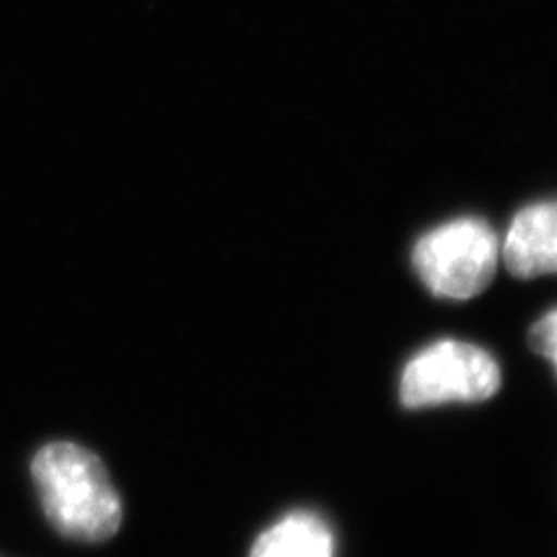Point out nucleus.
I'll return each mask as SVG.
<instances>
[{"instance_id":"f257e3e1","label":"nucleus","mask_w":557,"mask_h":557,"mask_svg":"<svg viewBox=\"0 0 557 557\" xmlns=\"http://www.w3.org/2000/svg\"><path fill=\"white\" fill-rule=\"evenodd\" d=\"M30 479L49 525L75 544H104L124 522V504L98 453L49 442L30 460Z\"/></svg>"},{"instance_id":"f03ea898","label":"nucleus","mask_w":557,"mask_h":557,"mask_svg":"<svg viewBox=\"0 0 557 557\" xmlns=\"http://www.w3.org/2000/svg\"><path fill=\"white\" fill-rule=\"evenodd\" d=\"M502 263V242L481 219H456L416 242L411 265L423 286L446 300L483 293Z\"/></svg>"},{"instance_id":"7ed1b4c3","label":"nucleus","mask_w":557,"mask_h":557,"mask_svg":"<svg viewBox=\"0 0 557 557\" xmlns=\"http://www.w3.org/2000/svg\"><path fill=\"white\" fill-rule=\"evenodd\" d=\"M502 386L497 360L481 346L442 339L413 356L399 379V399L407 409L446 403H483Z\"/></svg>"},{"instance_id":"20e7f679","label":"nucleus","mask_w":557,"mask_h":557,"mask_svg":"<svg viewBox=\"0 0 557 557\" xmlns=\"http://www.w3.org/2000/svg\"><path fill=\"white\" fill-rule=\"evenodd\" d=\"M502 260L520 278L557 274V200L520 209L502 239Z\"/></svg>"},{"instance_id":"39448f33","label":"nucleus","mask_w":557,"mask_h":557,"mask_svg":"<svg viewBox=\"0 0 557 557\" xmlns=\"http://www.w3.org/2000/svg\"><path fill=\"white\" fill-rule=\"evenodd\" d=\"M249 557H335V536L321 516L295 511L260 534Z\"/></svg>"},{"instance_id":"423d86ee","label":"nucleus","mask_w":557,"mask_h":557,"mask_svg":"<svg viewBox=\"0 0 557 557\" xmlns=\"http://www.w3.org/2000/svg\"><path fill=\"white\" fill-rule=\"evenodd\" d=\"M530 346L534 354L548 358L557 370V309L548 311L544 319H539L530 330Z\"/></svg>"}]
</instances>
